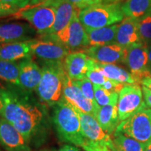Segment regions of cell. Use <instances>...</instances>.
Listing matches in <instances>:
<instances>
[{"mask_svg":"<svg viewBox=\"0 0 151 151\" xmlns=\"http://www.w3.org/2000/svg\"><path fill=\"white\" fill-rule=\"evenodd\" d=\"M20 88L0 87L3 101L1 118L12 124L30 143L45 131L47 113L42 105Z\"/></svg>","mask_w":151,"mask_h":151,"instance_id":"cell-1","label":"cell"},{"mask_svg":"<svg viewBox=\"0 0 151 151\" xmlns=\"http://www.w3.org/2000/svg\"><path fill=\"white\" fill-rule=\"evenodd\" d=\"M52 120L57 133L62 141L76 146H83L86 139L81 132L78 114L74 107L63 98L53 106Z\"/></svg>","mask_w":151,"mask_h":151,"instance_id":"cell-2","label":"cell"},{"mask_svg":"<svg viewBox=\"0 0 151 151\" xmlns=\"http://www.w3.org/2000/svg\"><path fill=\"white\" fill-rule=\"evenodd\" d=\"M41 65L42 77L36 92L41 101L49 106H54L62 97L67 76L65 63L64 61H43Z\"/></svg>","mask_w":151,"mask_h":151,"instance_id":"cell-3","label":"cell"},{"mask_svg":"<svg viewBox=\"0 0 151 151\" xmlns=\"http://www.w3.org/2000/svg\"><path fill=\"white\" fill-rule=\"evenodd\" d=\"M124 14L120 4H98L81 9L78 18L85 29H97L122 22Z\"/></svg>","mask_w":151,"mask_h":151,"instance_id":"cell-4","label":"cell"},{"mask_svg":"<svg viewBox=\"0 0 151 151\" xmlns=\"http://www.w3.org/2000/svg\"><path fill=\"white\" fill-rule=\"evenodd\" d=\"M115 132L147 146L151 142V109L146 106L127 120L120 122Z\"/></svg>","mask_w":151,"mask_h":151,"instance_id":"cell-5","label":"cell"},{"mask_svg":"<svg viewBox=\"0 0 151 151\" xmlns=\"http://www.w3.org/2000/svg\"><path fill=\"white\" fill-rule=\"evenodd\" d=\"M79 11L76 12L69 24L59 32L42 37L59 43L67 48L71 52L90 46L86 29L78 18Z\"/></svg>","mask_w":151,"mask_h":151,"instance_id":"cell-6","label":"cell"},{"mask_svg":"<svg viewBox=\"0 0 151 151\" xmlns=\"http://www.w3.org/2000/svg\"><path fill=\"white\" fill-rule=\"evenodd\" d=\"M56 8L53 5L40 4L28 7L18 15V18L27 20L42 37L50 33L54 24Z\"/></svg>","mask_w":151,"mask_h":151,"instance_id":"cell-7","label":"cell"},{"mask_svg":"<svg viewBox=\"0 0 151 151\" xmlns=\"http://www.w3.org/2000/svg\"><path fill=\"white\" fill-rule=\"evenodd\" d=\"M118 111L120 122L146 106L143 101L142 88L138 84H126L118 93Z\"/></svg>","mask_w":151,"mask_h":151,"instance_id":"cell-8","label":"cell"},{"mask_svg":"<svg viewBox=\"0 0 151 151\" xmlns=\"http://www.w3.org/2000/svg\"><path fill=\"white\" fill-rule=\"evenodd\" d=\"M125 64H127L136 83L150 76L151 71L148 65V49L144 43L134 45L127 48Z\"/></svg>","mask_w":151,"mask_h":151,"instance_id":"cell-9","label":"cell"},{"mask_svg":"<svg viewBox=\"0 0 151 151\" xmlns=\"http://www.w3.org/2000/svg\"><path fill=\"white\" fill-rule=\"evenodd\" d=\"M32 55L46 62L64 61L71 52L59 43L49 39H32L29 41Z\"/></svg>","mask_w":151,"mask_h":151,"instance_id":"cell-10","label":"cell"},{"mask_svg":"<svg viewBox=\"0 0 151 151\" xmlns=\"http://www.w3.org/2000/svg\"><path fill=\"white\" fill-rule=\"evenodd\" d=\"M68 103L82 112L97 118L100 106L97 102H93L84 96L79 87L76 85L67 74L64 83L62 97Z\"/></svg>","mask_w":151,"mask_h":151,"instance_id":"cell-11","label":"cell"},{"mask_svg":"<svg viewBox=\"0 0 151 151\" xmlns=\"http://www.w3.org/2000/svg\"><path fill=\"white\" fill-rule=\"evenodd\" d=\"M74 109L80 118L81 132L86 141L106 145L114 151L113 140L109 134L104 131L97 119L89 114L82 112L76 107Z\"/></svg>","mask_w":151,"mask_h":151,"instance_id":"cell-12","label":"cell"},{"mask_svg":"<svg viewBox=\"0 0 151 151\" xmlns=\"http://www.w3.org/2000/svg\"><path fill=\"white\" fill-rule=\"evenodd\" d=\"M85 52L94 61L101 64L125 63L127 48L118 43L103 46H89L85 49Z\"/></svg>","mask_w":151,"mask_h":151,"instance_id":"cell-13","label":"cell"},{"mask_svg":"<svg viewBox=\"0 0 151 151\" xmlns=\"http://www.w3.org/2000/svg\"><path fill=\"white\" fill-rule=\"evenodd\" d=\"M0 144L6 151H32L24 136L4 118H0Z\"/></svg>","mask_w":151,"mask_h":151,"instance_id":"cell-14","label":"cell"},{"mask_svg":"<svg viewBox=\"0 0 151 151\" xmlns=\"http://www.w3.org/2000/svg\"><path fill=\"white\" fill-rule=\"evenodd\" d=\"M19 65V82L20 87L23 91L31 93L36 91L41 77L43 71L32 58L22 60Z\"/></svg>","mask_w":151,"mask_h":151,"instance_id":"cell-15","label":"cell"},{"mask_svg":"<svg viewBox=\"0 0 151 151\" xmlns=\"http://www.w3.org/2000/svg\"><path fill=\"white\" fill-rule=\"evenodd\" d=\"M37 32L24 22L0 23V44L32 40Z\"/></svg>","mask_w":151,"mask_h":151,"instance_id":"cell-16","label":"cell"},{"mask_svg":"<svg viewBox=\"0 0 151 151\" xmlns=\"http://www.w3.org/2000/svg\"><path fill=\"white\" fill-rule=\"evenodd\" d=\"M94 62V60L82 51L71 52L64 61L66 73L72 81H79L86 78L87 73Z\"/></svg>","mask_w":151,"mask_h":151,"instance_id":"cell-17","label":"cell"},{"mask_svg":"<svg viewBox=\"0 0 151 151\" xmlns=\"http://www.w3.org/2000/svg\"><path fill=\"white\" fill-rule=\"evenodd\" d=\"M116 43L126 48L134 45L143 43L139 35L138 20L125 18L119 24Z\"/></svg>","mask_w":151,"mask_h":151,"instance_id":"cell-18","label":"cell"},{"mask_svg":"<svg viewBox=\"0 0 151 151\" xmlns=\"http://www.w3.org/2000/svg\"><path fill=\"white\" fill-rule=\"evenodd\" d=\"M43 4L53 5L56 8V15L54 24L48 35L56 34L65 28L70 22L76 13L80 11V9H77L72 4L66 0L48 1Z\"/></svg>","mask_w":151,"mask_h":151,"instance_id":"cell-19","label":"cell"},{"mask_svg":"<svg viewBox=\"0 0 151 151\" xmlns=\"http://www.w3.org/2000/svg\"><path fill=\"white\" fill-rule=\"evenodd\" d=\"M29 41L0 44V60L16 62L32 58Z\"/></svg>","mask_w":151,"mask_h":151,"instance_id":"cell-20","label":"cell"},{"mask_svg":"<svg viewBox=\"0 0 151 151\" xmlns=\"http://www.w3.org/2000/svg\"><path fill=\"white\" fill-rule=\"evenodd\" d=\"M118 26V24H116L97 29H85L88 35L90 46L116 43Z\"/></svg>","mask_w":151,"mask_h":151,"instance_id":"cell-21","label":"cell"},{"mask_svg":"<svg viewBox=\"0 0 151 151\" xmlns=\"http://www.w3.org/2000/svg\"><path fill=\"white\" fill-rule=\"evenodd\" d=\"M96 119L106 133L108 134H112L120 124L118 106L109 104L100 107Z\"/></svg>","mask_w":151,"mask_h":151,"instance_id":"cell-22","label":"cell"},{"mask_svg":"<svg viewBox=\"0 0 151 151\" xmlns=\"http://www.w3.org/2000/svg\"><path fill=\"white\" fill-rule=\"evenodd\" d=\"M121 9L126 18L139 20L151 14V0H126Z\"/></svg>","mask_w":151,"mask_h":151,"instance_id":"cell-23","label":"cell"},{"mask_svg":"<svg viewBox=\"0 0 151 151\" xmlns=\"http://www.w3.org/2000/svg\"><path fill=\"white\" fill-rule=\"evenodd\" d=\"M98 63V66L106 78L124 85L137 84L132 74L125 69L113 64Z\"/></svg>","mask_w":151,"mask_h":151,"instance_id":"cell-24","label":"cell"},{"mask_svg":"<svg viewBox=\"0 0 151 151\" xmlns=\"http://www.w3.org/2000/svg\"><path fill=\"white\" fill-rule=\"evenodd\" d=\"M114 151H144L146 145L119 132H114Z\"/></svg>","mask_w":151,"mask_h":151,"instance_id":"cell-25","label":"cell"},{"mask_svg":"<svg viewBox=\"0 0 151 151\" xmlns=\"http://www.w3.org/2000/svg\"><path fill=\"white\" fill-rule=\"evenodd\" d=\"M0 80L19 88L18 62L0 60Z\"/></svg>","mask_w":151,"mask_h":151,"instance_id":"cell-26","label":"cell"},{"mask_svg":"<svg viewBox=\"0 0 151 151\" xmlns=\"http://www.w3.org/2000/svg\"><path fill=\"white\" fill-rule=\"evenodd\" d=\"M94 99L99 106H104L109 104H118V93L111 92L106 90L103 86L93 84Z\"/></svg>","mask_w":151,"mask_h":151,"instance_id":"cell-27","label":"cell"},{"mask_svg":"<svg viewBox=\"0 0 151 151\" xmlns=\"http://www.w3.org/2000/svg\"><path fill=\"white\" fill-rule=\"evenodd\" d=\"M138 28L142 42L147 46L151 45V14L138 20Z\"/></svg>","mask_w":151,"mask_h":151,"instance_id":"cell-28","label":"cell"},{"mask_svg":"<svg viewBox=\"0 0 151 151\" xmlns=\"http://www.w3.org/2000/svg\"><path fill=\"white\" fill-rule=\"evenodd\" d=\"M86 78L89 79L93 84L99 85V86H103V84L108 79L100 69L97 62L96 61L87 73Z\"/></svg>","mask_w":151,"mask_h":151,"instance_id":"cell-29","label":"cell"},{"mask_svg":"<svg viewBox=\"0 0 151 151\" xmlns=\"http://www.w3.org/2000/svg\"><path fill=\"white\" fill-rule=\"evenodd\" d=\"M76 85L79 87L83 94L86 98L91 100L93 102H96L94 99V86L93 83L89 79L85 78L82 80L79 81H73Z\"/></svg>","mask_w":151,"mask_h":151,"instance_id":"cell-30","label":"cell"},{"mask_svg":"<svg viewBox=\"0 0 151 151\" xmlns=\"http://www.w3.org/2000/svg\"><path fill=\"white\" fill-rule=\"evenodd\" d=\"M19 12V9L8 4L3 0H0V18L15 15Z\"/></svg>","mask_w":151,"mask_h":151,"instance_id":"cell-31","label":"cell"},{"mask_svg":"<svg viewBox=\"0 0 151 151\" xmlns=\"http://www.w3.org/2000/svg\"><path fill=\"white\" fill-rule=\"evenodd\" d=\"M82 148L85 151H113L106 145L90 143L88 141H86Z\"/></svg>","mask_w":151,"mask_h":151,"instance_id":"cell-32","label":"cell"},{"mask_svg":"<svg viewBox=\"0 0 151 151\" xmlns=\"http://www.w3.org/2000/svg\"><path fill=\"white\" fill-rule=\"evenodd\" d=\"M124 86V84L108 78L104 83L103 84V86H103V88H104L106 90H109V92L119 93L120 90H122V88H123Z\"/></svg>","mask_w":151,"mask_h":151,"instance_id":"cell-33","label":"cell"},{"mask_svg":"<svg viewBox=\"0 0 151 151\" xmlns=\"http://www.w3.org/2000/svg\"><path fill=\"white\" fill-rule=\"evenodd\" d=\"M3 1L20 9L26 8L32 0H3Z\"/></svg>","mask_w":151,"mask_h":151,"instance_id":"cell-34","label":"cell"},{"mask_svg":"<svg viewBox=\"0 0 151 151\" xmlns=\"http://www.w3.org/2000/svg\"><path fill=\"white\" fill-rule=\"evenodd\" d=\"M142 91L145 102L148 108L151 109V91L146 87H142Z\"/></svg>","mask_w":151,"mask_h":151,"instance_id":"cell-35","label":"cell"},{"mask_svg":"<svg viewBox=\"0 0 151 151\" xmlns=\"http://www.w3.org/2000/svg\"><path fill=\"white\" fill-rule=\"evenodd\" d=\"M98 4H100V0H83L82 9L90 6Z\"/></svg>","mask_w":151,"mask_h":151,"instance_id":"cell-36","label":"cell"},{"mask_svg":"<svg viewBox=\"0 0 151 151\" xmlns=\"http://www.w3.org/2000/svg\"><path fill=\"white\" fill-rule=\"evenodd\" d=\"M48 1H60V0H48ZM66 1H69V2L72 4L74 6L76 7L77 9H80V10L82 9V1L83 0H66Z\"/></svg>","mask_w":151,"mask_h":151,"instance_id":"cell-37","label":"cell"},{"mask_svg":"<svg viewBox=\"0 0 151 151\" xmlns=\"http://www.w3.org/2000/svg\"><path fill=\"white\" fill-rule=\"evenodd\" d=\"M58 151H80L78 148L74 146H71V145H66L62 147Z\"/></svg>","mask_w":151,"mask_h":151,"instance_id":"cell-38","label":"cell"},{"mask_svg":"<svg viewBox=\"0 0 151 151\" xmlns=\"http://www.w3.org/2000/svg\"><path fill=\"white\" fill-rule=\"evenodd\" d=\"M140 83L151 91V78H145L142 79Z\"/></svg>","mask_w":151,"mask_h":151,"instance_id":"cell-39","label":"cell"},{"mask_svg":"<svg viewBox=\"0 0 151 151\" xmlns=\"http://www.w3.org/2000/svg\"><path fill=\"white\" fill-rule=\"evenodd\" d=\"M47 1H48V0H32L26 8H28V7H32V6H35L42 4L46 2Z\"/></svg>","mask_w":151,"mask_h":151,"instance_id":"cell-40","label":"cell"},{"mask_svg":"<svg viewBox=\"0 0 151 151\" xmlns=\"http://www.w3.org/2000/svg\"><path fill=\"white\" fill-rule=\"evenodd\" d=\"M121 0H100V4H118Z\"/></svg>","mask_w":151,"mask_h":151,"instance_id":"cell-41","label":"cell"},{"mask_svg":"<svg viewBox=\"0 0 151 151\" xmlns=\"http://www.w3.org/2000/svg\"><path fill=\"white\" fill-rule=\"evenodd\" d=\"M148 65H149V68H151V45L148 46Z\"/></svg>","mask_w":151,"mask_h":151,"instance_id":"cell-42","label":"cell"},{"mask_svg":"<svg viewBox=\"0 0 151 151\" xmlns=\"http://www.w3.org/2000/svg\"><path fill=\"white\" fill-rule=\"evenodd\" d=\"M3 101L2 99H1V97H0V117L1 116V112H2V109H3Z\"/></svg>","mask_w":151,"mask_h":151,"instance_id":"cell-43","label":"cell"},{"mask_svg":"<svg viewBox=\"0 0 151 151\" xmlns=\"http://www.w3.org/2000/svg\"><path fill=\"white\" fill-rule=\"evenodd\" d=\"M144 151H151V142L149 143L148 145H147L146 149H145Z\"/></svg>","mask_w":151,"mask_h":151,"instance_id":"cell-44","label":"cell"},{"mask_svg":"<svg viewBox=\"0 0 151 151\" xmlns=\"http://www.w3.org/2000/svg\"><path fill=\"white\" fill-rule=\"evenodd\" d=\"M43 151H48V150H43Z\"/></svg>","mask_w":151,"mask_h":151,"instance_id":"cell-45","label":"cell"},{"mask_svg":"<svg viewBox=\"0 0 151 151\" xmlns=\"http://www.w3.org/2000/svg\"><path fill=\"white\" fill-rule=\"evenodd\" d=\"M0 151H1V150H0Z\"/></svg>","mask_w":151,"mask_h":151,"instance_id":"cell-46","label":"cell"}]
</instances>
